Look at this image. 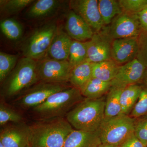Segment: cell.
<instances>
[{"label":"cell","mask_w":147,"mask_h":147,"mask_svg":"<svg viewBox=\"0 0 147 147\" xmlns=\"http://www.w3.org/2000/svg\"><path fill=\"white\" fill-rule=\"evenodd\" d=\"M29 128L32 147H63L74 129L65 117L37 120Z\"/></svg>","instance_id":"1"},{"label":"cell","mask_w":147,"mask_h":147,"mask_svg":"<svg viewBox=\"0 0 147 147\" xmlns=\"http://www.w3.org/2000/svg\"><path fill=\"white\" fill-rule=\"evenodd\" d=\"M105 97L84 98L67 114L66 119L75 129L97 131L104 119Z\"/></svg>","instance_id":"2"},{"label":"cell","mask_w":147,"mask_h":147,"mask_svg":"<svg viewBox=\"0 0 147 147\" xmlns=\"http://www.w3.org/2000/svg\"><path fill=\"white\" fill-rule=\"evenodd\" d=\"M84 98L81 90L71 86L52 94L32 113L36 120L63 117Z\"/></svg>","instance_id":"3"},{"label":"cell","mask_w":147,"mask_h":147,"mask_svg":"<svg viewBox=\"0 0 147 147\" xmlns=\"http://www.w3.org/2000/svg\"><path fill=\"white\" fill-rule=\"evenodd\" d=\"M38 82L37 61L24 57L1 84V95L5 98H15Z\"/></svg>","instance_id":"4"},{"label":"cell","mask_w":147,"mask_h":147,"mask_svg":"<svg viewBox=\"0 0 147 147\" xmlns=\"http://www.w3.org/2000/svg\"><path fill=\"white\" fill-rule=\"evenodd\" d=\"M135 119L121 115L104 120L97 132L102 144L120 146L134 133Z\"/></svg>","instance_id":"5"},{"label":"cell","mask_w":147,"mask_h":147,"mask_svg":"<svg viewBox=\"0 0 147 147\" xmlns=\"http://www.w3.org/2000/svg\"><path fill=\"white\" fill-rule=\"evenodd\" d=\"M70 87L67 84L39 82L16 96L13 104L24 110H31L52 94Z\"/></svg>","instance_id":"6"},{"label":"cell","mask_w":147,"mask_h":147,"mask_svg":"<svg viewBox=\"0 0 147 147\" xmlns=\"http://www.w3.org/2000/svg\"><path fill=\"white\" fill-rule=\"evenodd\" d=\"M58 29L55 24L49 23L36 29L23 46L24 57L36 61L45 58Z\"/></svg>","instance_id":"7"},{"label":"cell","mask_w":147,"mask_h":147,"mask_svg":"<svg viewBox=\"0 0 147 147\" xmlns=\"http://www.w3.org/2000/svg\"><path fill=\"white\" fill-rule=\"evenodd\" d=\"M72 69L68 61L45 57L37 61L39 82L67 84Z\"/></svg>","instance_id":"8"},{"label":"cell","mask_w":147,"mask_h":147,"mask_svg":"<svg viewBox=\"0 0 147 147\" xmlns=\"http://www.w3.org/2000/svg\"><path fill=\"white\" fill-rule=\"evenodd\" d=\"M102 30L112 40L136 37L142 31L137 13L123 11Z\"/></svg>","instance_id":"9"},{"label":"cell","mask_w":147,"mask_h":147,"mask_svg":"<svg viewBox=\"0 0 147 147\" xmlns=\"http://www.w3.org/2000/svg\"><path fill=\"white\" fill-rule=\"evenodd\" d=\"M71 9L79 15L89 25L94 32L100 31L104 27L98 8L97 0H72Z\"/></svg>","instance_id":"10"},{"label":"cell","mask_w":147,"mask_h":147,"mask_svg":"<svg viewBox=\"0 0 147 147\" xmlns=\"http://www.w3.org/2000/svg\"><path fill=\"white\" fill-rule=\"evenodd\" d=\"M1 127L0 143L4 147H26L30 145V128L25 123H9Z\"/></svg>","instance_id":"11"},{"label":"cell","mask_w":147,"mask_h":147,"mask_svg":"<svg viewBox=\"0 0 147 147\" xmlns=\"http://www.w3.org/2000/svg\"><path fill=\"white\" fill-rule=\"evenodd\" d=\"M146 67L136 58L120 65L115 77L111 82L112 87L125 88L141 84Z\"/></svg>","instance_id":"12"},{"label":"cell","mask_w":147,"mask_h":147,"mask_svg":"<svg viewBox=\"0 0 147 147\" xmlns=\"http://www.w3.org/2000/svg\"><path fill=\"white\" fill-rule=\"evenodd\" d=\"M113 40L102 30L94 32L91 39L88 41L87 61L95 63L112 59Z\"/></svg>","instance_id":"13"},{"label":"cell","mask_w":147,"mask_h":147,"mask_svg":"<svg viewBox=\"0 0 147 147\" xmlns=\"http://www.w3.org/2000/svg\"><path fill=\"white\" fill-rule=\"evenodd\" d=\"M137 37L113 40L111 43V58L122 65L136 59L138 52Z\"/></svg>","instance_id":"14"},{"label":"cell","mask_w":147,"mask_h":147,"mask_svg":"<svg viewBox=\"0 0 147 147\" xmlns=\"http://www.w3.org/2000/svg\"><path fill=\"white\" fill-rule=\"evenodd\" d=\"M65 29L71 39L81 42L88 41L94 33L84 19L71 9L67 13Z\"/></svg>","instance_id":"15"},{"label":"cell","mask_w":147,"mask_h":147,"mask_svg":"<svg viewBox=\"0 0 147 147\" xmlns=\"http://www.w3.org/2000/svg\"><path fill=\"white\" fill-rule=\"evenodd\" d=\"M72 40L66 32L58 29L45 57L57 60L68 61Z\"/></svg>","instance_id":"16"},{"label":"cell","mask_w":147,"mask_h":147,"mask_svg":"<svg viewBox=\"0 0 147 147\" xmlns=\"http://www.w3.org/2000/svg\"><path fill=\"white\" fill-rule=\"evenodd\" d=\"M97 131L73 129L66 139L63 147H97L101 144Z\"/></svg>","instance_id":"17"},{"label":"cell","mask_w":147,"mask_h":147,"mask_svg":"<svg viewBox=\"0 0 147 147\" xmlns=\"http://www.w3.org/2000/svg\"><path fill=\"white\" fill-rule=\"evenodd\" d=\"M112 87L111 82H105L92 77L81 89L85 98L98 99L105 96Z\"/></svg>","instance_id":"18"},{"label":"cell","mask_w":147,"mask_h":147,"mask_svg":"<svg viewBox=\"0 0 147 147\" xmlns=\"http://www.w3.org/2000/svg\"><path fill=\"white\" fill-rule=\"evenodd\" d=\"M120 65L113 59L92 63V77L105 82H111L115 77Z\"/></svg>","instance_id":"19"},{"label":"cell","mask_w":147,"mask_h":147,"mask_svg":"<svg viewBox=\"0 0 147 147\" xmlns=\"http://www.w3.org/2000/svg\"><path fill=\"white\" fill-rule=\"evenodd\" d=\"M142 86L141 84L127 86L123 90L120 96L122 115H129L140 96Z\"/></svg>","instance_id":"20"},{"label":"cell","mask_w":147,"mask_h":147,"mask_svg":"<svg viewBox=\"0 0 147 147\" xmlns=\"http://www.w3.org/2000/svg\"><path fill=\"white\" fill-rule=\"evenodd\" d=\"M124 88L112 87L107 94L105 97L104 120L122 115L120 96Z\"/></svg>","instance_id":"21"},{"label":"cell","mask_w":147,"mask_h":147,"mask_svg":"<svg viewBox=\"0 0 147 147\" xmlns=\"http://www.w3.org/2000/svg\"><path fill=\"white\" fill-rule=\"evenodd\" d=\"M60 5V1L38 0L34 2L27 11L26 16L30 19H38L50 15Z\"/></svg>","instance_id":"22"},{"label":"cell","mask_w":147,"mask_h":147,"mask_svg":"<svg viewBox=\"0 0 147 147\" xmlns=\"http://www.w3.org/2000/svg\"><path fill=\"white\" fill-rule=\"evenodd\" d=\"M92 77V63L86 61L72 69L69 82L71 86L81 90Z\"/></svg>","instance_id":"23"},{"label":"cell","mask_w":147,"mask_h":147,"mask_svg":"<svg viewBox=\"0 0 147 147\" xmlns=\"http://www.w3.org/2000/svg\"><path fill=\"white\" fill-rule=\"evenodd\" d=\"M98 5L104 26L110 25L116 16L123 12L119 1L98 0Z\"/></svg>","instance_id":"24"},{"label":"cell","mask_w":147,"mask_h":147,"mask_svg":"<svg viewBox=\"0 0 147 147\" xmlns=\"http://www.w3.org/2000/svg\"><path fill=\"white\" fill-rule=\"evenodd\" d=\"M87 47L88 41L72 40L68 59L71 68L87 61Z\"/></svg>","instance_id":"25"},{"label":"cell","mask_w":147,"mask_h":147,"mask_svg":"<svg viewBox=\"0 0 147 147\" xmlns=\"http://www.w3.org/2000/svg\"><path fill=\"white\" fill-rule=\"evenodd\" d=\"M1 30L8 39L17 40L23 34V28L21 24L15 19L6 18L1 21Z\"/></svg>","instance_id":"26"},{"label":"cell","mask_w":147,"mask_h":147,"mask_svg":"<svg viewBox=\"0 0 147 147\" xmlns=\"http://www.w3.org/2000/svg\"><path fill=\"white\" fill-rule=\"evenodd\" d=\"M18 56L0 52V82H4L16 66Z\"/></svg>","instance_id":"27"},{"label":"cell","mask_w":147,"mask_h":147,"mask_svg":"<svg viewBox=\"0 0 147 147\" xmlns=\"http://www.w3.org/2000/svg\"><path fill=\"white\" fill-rule=\"evenodd\" d=\"M22 122H24L22 116L1 100L0 104V125L1 127L9 123Z\"/></svg>","instance_id":"28"},{"label":"cell","mask_w":147,"mask_h":147,"mask_svg":"<svg viewBox=\"0 0 147 147\" xmlns=\"http://www.w3.org/2000/svg\"><path fill=\"white\" fill-rule=\"evenodd\" d=\"M34 1L33 0H1V11L7 14H14L21 11Z\"/></svg>","instance_id":"29"},{"label":"cell","mask_w":147,"mask_h":147,"mask_svg":"<svg viewBox=\"0 0 147 147\" xmlns=\"http://www.w3.org/2000/svg\"><path fill=\"white\" fill-rule=\"evenodd\" d=\"M142 86L138 100L129 115L134 119L147 116V87Z\"/></svg>","instance_id":"30"},{"label":"cell","mask_w":147,"mask_h":147,"mask_svg":"<svg viewBox=\"0 0 147 147\" xmlns=\"http://www.w3.org/2000/svg\"><path fill=\"white\" fill-rule=\"evenodd\" d=\"M123 12L138 13L147 7V0H119Z\"/></svg>","instance_id":"31"},{"label":"cell","mask_w":147,"mask_h":147,"mask_svg":"<svg viewBox=\"0 0 147 147\" xmlns=\"http://www.w3.org/2000/svg\"><path fill=\"white\" fill-rule=\"evenodd\" d=\"M134 119V135L146 146L147 145V116Z\"/></svg>","instance_id":"32"},{"label":"cell","mask_w":147,"mask_h":147,"mask_svg":"<svg viewBox=\"0 0 147 147\" xmlns=\"http://www.w3.org/2000/svg\"><path fill=\"white\" fill-rule=\"evenodd\" d=\"M138 52L137 59L147 67V31H142L137 37Z\"/></svg>","instance_id":"33"},{"label":"cell","mask_w":147,"mask_h":147,"mask_svg":"<svg viewBox=\"0 0 147 147\" xmlns=\"http://www.w3.org/2000/svg\"><path fill=\"white\" fill-rule=\"evenodd\" d=\"M119 147H146L134 135V133L128 137Z\"/></svg>","instance_id":"34"},{"label":"cell","mask_w":147,"mask_h":147,"mask_svg":"<svg viewBox=\"0 0 147 147\" xmlns=\"http://www.w3.org/2000/svg\"><path fill=\"white\" fill-rule=\"evenodd\" d=\"M137 14L142 30L147 31V7Z\"/></svg>","instance_id":"35"},{"label":"cell","mask_w":147,"mask_h":147,"mask_svg":"<svg viewBox=\"0 0 147 147\" xmlns=\"http://www.w3.org/2000/svg\"><path fill=\"white\" fill-rule=\"evenodd\" d=\"M141 84L147 87V67L145 70L144 77L141 82Z\"/></svg>","instance_id":"36"},{"label":"cell","mask_w":147,"mask_h":147,"mask_svg":"<svg viewBox=\"0 0 147 147\" xmlns=\"http://www.w3.org/2000/svg\"><path fill=\"white\" fill-rule=\"evenodd\" d=\"M97 147H119V146L101 143V144H100V145H98Z\"/></svg>","instance_id":"37"},{"label":"cell","mask_w":147,"mask_h":147,"mask_svg":"<svg viewBox=\"0 0 147 147\" xmlns=\"http://www.w3.org/2000/svg\"><path fill=\"white\" fill-rule=\"evenodd\" d=\"M0 147H4V146L2 145V144L1 143H0Z\"/></svg>","instance_id":"38"},{"label":"cell","mask_w":147,"mask_h":147,"mask_svg":"<svg viewBox=\"0 0 147 147\" xmlns=\"http://www.w3.org/2000/svg\"><path fill=\"white\" fill-rule=\"evenodd\" d=\"M26 147H32L30 145H28V146H27Z\"/></svg>","instance_id":"39"},{"label":"cell","mask_w":147,"mask_h":147,"mask_svg":"<svg viewBox=\"0 0 147 147\" xmlns=\"http://www.w3.org/2000/svg\"><path fill=\"white\" fill-rule=\"evenodd\" d=\"M146 147H147V145H146Z\"/></svg>","instance_id":"40"}]
</instances>
